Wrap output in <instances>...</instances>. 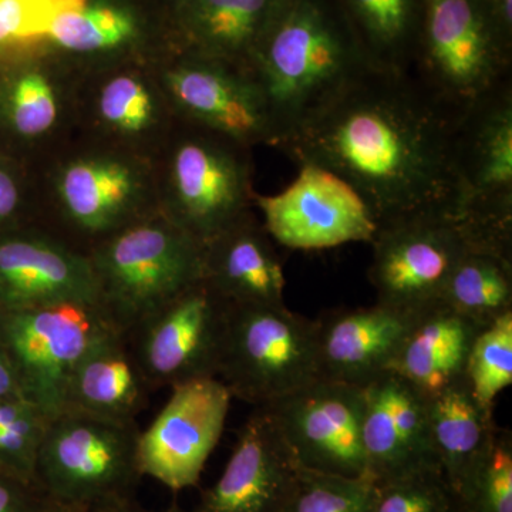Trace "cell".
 <instances>
[{
  "label": "cell",
  "instance_id": "6da1fadb",
  "mask_svg": "<svg viewBox=\"0 0 512 512\" xmlns=\"http://www.w3.org/2000/svg\"><path fill=\"white\" fill-rule=\"evenodd\" d=\"M464 111L410 70L369 67L278 148L296 164H318L348 181L379 224L421 214L457 220Z\"/></svg>",
  "mask_w": 512,
  "mask_h": 512
},
{
  "label": "cell",
  "instance_id": "7a4b0ae2",
  "mask_svg": "<svg viewBox=\"0 0 512 512\" xmlns=\"http://www.w3.org/2000/svg\"><path fill=\"white\" fill-rule=\"evenodd\" d=\"M369 67L338 0H284L247 64L264 94L275 148Z\"/></svg>",
  "mask_w": 512,
  "mask_h": 512
},
{
  "label": "cell",
  "instance_id": "3957f363",
  "mask_svg": "<svg viewBox=\"0 0 512 512\" xmlns=\"http://www.w3.org/2000/svg\"><path fill=\"white\" fill-rule=\"evenodd\" d=\"M32 171L36 225L86 255L160 210L153 160L77 134Z\"/></svg>",
  "mask_w": 512,
  "mask_h": 512
},
{
  "label": "cell",
  "instance_id": "277c9868",
  "mask_svg": "<svg viewBox=\"0 0 512 512\" xmlns=\"http://www.w3.org/2000/svg\"><path fill=\"white\" fill-rule=\"evenodd\" d=\"M254 148L177 119L153 157L158 208L207 245L254 212Z\"/></svg>",
  "mask_w": 512,
  "mask_h": 512
},
{
  "label": "cell",
  "instance_id": "5b68a950",
  "mask_svg": "<svg viewBox=\"0 0 512 512\" xmlns=\"http://www.w3.org/2000/svg\"><path fill=\"white\" fill-rule=\"evenodd\" d=\"M87 256L99 305L123 333L204 279V245L160 210L104 239Z\"/></svg>",
  "mask_w": 512,
  "mask_h": 512
},
{
  "label": "cell",
  "instance_id": "8992f818",
  "mask_svg": "<svg viewBox=\"0 0 512 512\" xmlns=\"http://www.w3.org/2000/svg\"><path fill=\"white\" fill-rule=\"evenodd\" d=\"M137 421L63 409L50 417L37 453L35 485L63 512L130 500L143 481Z\"/></svg>",
  "mask_w": 512,
  "mask_h": 512
},
{
  "label": "cell",
  "instance_id": "52a82bcc",
  "mask_svg": "<svg viewBox=\"0 0 512 512\" xmlns=\"http://www.w3.org/2000/svg\"><path fill=\"white\" fill-rule=\"evenodd\" d=\"M316 333L286 305H231L217 379L232 399L269 406L322 379Z\"/></svg>",
  "mask_w": 512,
  "mask_h": 512
},
{
  "label": "cell",
  "instance_id": "ba28073f",
  "mask_svg": "<svg viewBox=\"0 0 512 512\" xmlns=\"http://www.w3.org/2000/svg\"><path fill=\"white\" fill-rule=\"evenodd\" d=\"M456 171L457 222L468 247L512 261V80L464 111Z\"/></svg>",
  "mask_w": 512,
  "mask_h": 512
},
{
  "label": "cell",
  "instance_id": "9c48e42d",
  "mask_svg": "<svg viewBox=\"0 0 512 512\" xmlns=\"http://www.w3.org/2000/svg\"><path fill=\"white\" fill-rule=\"evenodd\" d=\"M410 72L440 99L466 110L512 80V49L484 0H424Z\"/></svg>",
  "mask_w": 512,
  "mask_h": 512
},
{
  "label": "cell",
  "instance_id": "30bf717a",
  "mask_svg": "<svg viewBox=\"0 0 512 512\" xmlns=\"http://www.w3.org/2000/svg\"><path fill=\"white\" fill-rule=\"evenodd\" d=\"M82 70L37 40L0 60V151L30 168L76 134Z\"/></svg>",
  "mask_w": 512,
  "mask_h": 512
},
{
  "label": "cell",
  "instance_id": "8fae6325",
  "mask_svg": "<svg viewBox=\"0 0 512 512\" xmlns=\"http://www.w3.org/2000/svg\"><path fill=\"white\" fill-rule=\"evenodd\" d=\"M153 63L177 119L251 148L275 147L264 94L247 69L177 40L161 47Z\"/></svg>",
  "mask_w": 512,
  "mask_h": 512
},
{
  "label": "cell",
  "instance_id": "7c38bea8",
  "mask_svg": "<svg viewBox=\"0 0 512 512\" xmlns=\"http://www.w3.org/2000/svg\"><path fill=\"white\" fill-rule=\"evenodd\" d=\"M113 329L97 303L67 302L0 311V346L15 367L26 399L49 417L63 409L64 393L76 363L97 339Z\"/></svg>",
  "mask_w": 512,
  "mask_h": 512
},
{
  "label": "cell",
  "instance_id": "4fadbf2b",
  "mask_svg": "<svg viewBox=\"0 0 512 512\" xmlns=\"http://www.w3.org/2000/svg\"><path fill=\"white\" fill-rule=\"evenodd\" d=\"M153 57H127L82 69L77 136L153 160L177 121Z\"/></svg>",
  "mask_w": 512,
  "mask_h": 512
},
{
  "label": "cell",
  "instance_id": "5bb4252c",
  "mask_svg": "<svg viewBox=\"0 0 512 512\" xmlns=\"http://www.w3.org/2000/svg\"><path fill=\"white\" fill-rule=\"evenodd\" d=\"M229 306L202 279L124 333L154 392L217 377Z\"/></svg>",
  "mask_w": 512,
  "mask_h": 512
},
{
  "label": "cell",
  "instance_id": "9a60e30c",
  "mask_svg": "<svg viewBox=\"0 0 512 512\" xmlns=\"http://www.w3.org/2000/svg\"><path fill=\"white\" fill-rule=\"evenodd\" d=\"M298 165V175L284 191L254 195V208L275 244L298 251L372 244L379 222L355 187L318 164Z\"/></svg>",
  "mask_w": 512,
  "mask_h": 512
},
{
  "label": "cell",
  "instance_id": "2e32d148",
  "mask_svg": "<svg viewBox=\"0 0 512 512\" xmlns=\"http://www.w3.org/2000/svg\"><path fill=\"white\" fill-rule=\"evenodd\" d=\"M369 279L377 302L423 311L440 302L454 266L468 249L456 218L421 214L379 224Z\"/></svg>",
  "mask_w": 512,
  "mask_h": 512
},
{
  "label": "cell",
  "instance_id": "e0dca14e",
  "mask_svg": "<svg viewBox=\"0 0 512 512\" xmlns=\"http://www.w3.org/2000/svg\"><path fill=\"white\" fill-rule=\"evenodd\" d=\"M265 409L302 467L343 477L370 476L363 446V387L318 379Z\"/></svg>",
  "mask_w": 512,
  "mask_h": 512
},
{
  "label": "cell",
  "instance_id": "ac0fdd59",
  "mask_svg": "<svg viewBox=\"0 0 512 512\" xmlns=\"http://www.w3.org/2000/svg\"><path fill=\"white\" fill-rule=\"evenodd\" d=\"M232 396L217 379L173 387L170 399L138 440L144 477L180 493L200 481L205 463L224 431Z\"/></svg>",
  "mask_w": 512,
  "mask_h": 512
},
{
  "label": "cell",
  "instance_id": "d6986e66",
  "mask_svg": "<svg viewBox=\"0 0 512 512\" xmlns=\"http://www.w3.org/2000/svg\"><path fill=\"white\" fill-rule=\"evenodd\" d=\"M301 463L265 407H254L224 473L205 488L191 512H284Z\"/></svg>",
  "mask_w": 512,
  "mask_h": 512
},
{
  "label": "cell",
  "instance_id": "ffe728a7",
  "mask_svg": "<svg viewBox=\"0 0 512 512\" xmlns=\"http://www.w3.org/2000/svg\"><path fill=\"white\" fill-rule=\"evenodd\" d=\"M97 303L89 256L39 225L0 232V311Z\"/></svg>",
  "mask_w": 512,
  "mask_h": 512
},
{
  "label": "cell",
  "instance_id": "44dd1931",
  "mask_svg": "<svg viewBox=\"0 0 512 512\" xmlns=\"http://www.w3.org/2000/svg\"><path fill=\"white\" fill-rule=\"evenodd\" d=\"M363 396V446L376 483L440 471L431 441L429 397L390 370L365 384Z\"/></svg>",
  "mask_w": 512,
  "mask_h": 512
},
{
  "label": "cell",
  "instance_id": "7402d4cb",
  "mask_svg": "<svg viewBox=\"0 0 512 512\" xmlns=\"http://www.w3.org/2000/svg\"><path fill=\"white\" fill-rule=\"evenodd\" d=\"M420 311L376 302L316 318L320 377L363 387L389 372Z\"/></svg>",
  "mask_w": 512,
  "mask_h": 512
},
{
  "label": "cell",
  "instance_id": "603a6c76",
  "mask_svg": "<svg viewBox=\"0 0 512 512\" xmlns=\"http://www.w3.org/2000/svg\"><path fill=\"white\" fill-rule=\"evenodd\" d=\"M42 40L80 70L160 50L148 45L143 16L121 0H55Z\"/></svg>",
  "mask_w": 512,
  "mask_h": 512
},
{
  "label": "cell",
  "instance_id": "cb8c5ba5",
  "mask_svg": "<svg viewBox=\"0 0 512 512\" xmlns=\"http://www.w3.org/2000/svg\"><path fill=\"white\" fill-rule=\"evenodd\" d=\"M204 281L229 305H285L284 261L255 211L204 245Z\"/></svg>",
  "mask_w": 512,
  "mask_h": 512
},
{
  "label": "cell",
  "instance_id": "d4e9b609",
  "mask_svg": "<svg viewBox=\"0 0 512 512\" xmlns=\"http://www.w3.org/2000/svg\"><path fill=\"white\" fill-rule=\"evenodd\" d=\"M153 392L127 336L113 329L97 339L74 366L63 409L104 419L137 421Z\"/></svg>",
  "mask_w": 512,
  "mask_h": 512
},
{
  "label": "cell",
  "instance_id": "484cf974",
  "mask_svg": "<svg viewBox=\"0 0 512 512\" xmlns=\"http://www.w3.org/2000/svg\"><path fill=\"white\" fill-rule=\"evenodd\" d=\"M431 441L441 474L457 504L476 483L500 427L484 409L466 377L429 397Z\"/></svg>",
  "mask_w": 512,
  "mask_h": 512
},
{
  "label": "cell",
  "instance_id": "4316f807",
  "mask_svg": "<svg viewBox=\"0 0 512 512\" xmlns=\"http://www.w3.org/2000/svg\"><path fill=\"white\" fill-rule=\"evenodd\" d=\"M483 328L436 303L419 312L390 372L426 397L466 377L468 355Z\"/></svg>",
  "mask_w": 512,
  "mask_h": 512
},
{
  "label": "cell",
  "instance_id": "83f0119b",
  "mask_svg": "<svg viewBox=\"0 0 512 512\" xmlns=\"http://www.w3.org/2000/svg\"><path fill=\"white\" fill-rule=\"evenodd\" d=\"M284 0H194L181 16V45L247 69Z\"/></svg>",
  "mask_w": 512,
  "mask_h": 512
},
{
  "label": "cell",
  "instance_id": "f1b7e54d",
  "mask_svg": "<svg viewBox=\"0 0 512 512\" xmlns=\"http://www.w3.org/2000/svg\"><path fill=\"white\" fill-rule=\"evenodd\" d=\"M373 69L406 72L416 53L424 0H338Z\"/></svg>",
  "mask_w": 512,
  "mask_h": 512
},
{
  "label": "cell",
  "instance_id": "f546056e",
  "mask_svg": "<svg viewBox=\"0 0 512 512\" xmlns=\"http://www.w3.org/2000/svg\"><path fill=\"white\" fill-rule=\"evenodd\" d=\"M439 303L487 328L512 312L511 259L468 249L448 276Z\"/></svg>",
  "mask_w": 512,
  "mask_h": 512
},
{
  "label": "cell",
  "instance_id": "4dcf8cb0",
  "mask_svg": "<svg viewBox=\"0 0 512 512\" xmlns=\"http://www.w3.org/2000/svg\"><path fill=\"white\" fill-rule=\"evenodd\" d=\"M49 416L25 396L0 397V470L35 484Z\"/></svg>",
  "mask_w": 512,
  "mask_h": 512
},
{
  "label": "cell",
  "instance_id": "1f68e13d",
  "mask_svg": "<svg viewBox=\"0 0 512 512\" xmlns=\"http://www.w3.org/2000/svg\"><path fill=\"white\" fill-rule=\"evenodd\" d=\"M466 380L478 403L494 413L495 400L512 384V312L478 333L468 355Z\"/></svg>",
  "mask_w": 512,
  "mask_h": 512
},
{
  "label": "cell",
  "instance_id": "d6a6232c",
  "mask_svg": "<svg viewBox=\"0 0 512 512\" xmlns=\"http://www.w3.org/2000/svg\"><path fill=\"white\" fill-rule=\"evenodd\" d=\"M375 495L370 476H336L301 466L284 512H373Z\"/></svg>",
  "mask_w": 512,
  "mask_h": 512
},
{
  "label": "cell",
  "instance_id": "836d02e7",
  "mask_svg": "<svg viewBox=\"0 0 512 512\" xmlns=\"http://www.w3.org/2000/svg\"><path fill=\"white\" fill-rule=\"evenodd\" d=\"M456 503L440 471L376 483L373 512H448Z\"/></svg>",
  "mask_w": 512,
  "mask_h": 512
},
{
  "label": "cell",
  "instance_id": "e575fe53",
  "mask_svg": "<svg viewBox=\"0 0 512 512\" xmlns=\"http://www.w3.org/2000/svg\"><path fill=\"white\" fill-rule=\"evenodd\" d=\"M461 512H512L511 433L498 429L493 447L485 458L466 500L457 504Z\"/></svg>",
  "mask_w": 512,
  "mask_h": 512
},
{
  "label": "cell",
  "instance_id": "d590c367",
  "mask_svg": "<svg viewBox=\"0 0 512 512\" xmlns=\"http://www.w3.org/2000/svg\"><path fill=\"white\" fill-rule=\"evenodd\" d=\"M36 215L32 168L0 151V232L36 225Z\"/></svg>",
  "mask_w": 512,
  "mask_h": 512
},
{
  "label": "cell",
  "instance_id": "8d00e7d4",
  "mask_svg": "<svg viewBox=\"0 0 512 512\" xmlns=\"http://www.w3.org/2000/svg\"><path fill=\"white\" fill-rule=\"evenodd\" d=\"M55 0H0V60L42 40Z\"/></svg>",
  "mask_w": 512,
  "mask_h": 512
},
{
  "label": "cell",
  "instance_id": "74e56055",
  "mask_svg": "<svg viewBox=\"0 0 512 512\" xmlns=\"http://www.w3.org/2000/svg\"><path fill=\"white\" fill-rule=\"evenodd\" d=\"M45 504L35 484L0 470V512H39Z\"/></svg>",
  "mask_w": 512,
  "mask_h": 512
},
{
  "label": "cell",
  "instance_id": "f35d334b",
  "mask_svg": "<svg viewBox=\"0 0 512 512\" xmlns=\"http://www.w3.org/2000/svg\"><path fill=\"white\" fill-rule=\"evenodd\" d=\"M490 18L505 45L512 49V0H484Z\"/></svg>",
  "mask_w": 512,
  "mask_h": 512
},
{
  "label": "cell",
  "instance_id": "ab89813d",
  "mask_svg": "<svg viewBox=\"0 0 512 512\" xmlns=\"http://www.w3.org/2000/svg\"><path fill=\"white\" fill-rule=\"evenodd\" d=\"M25 396L8 353L0 346V397Z\"/></svg>",
  "mask_w": 512,
  "mask_h": 512
},
{
  "label": "cell",
  "instance_id": "60d3db41",
  "mask_svg": "<svg viewBox=\"0 0 512 512\" xmlns=\"http://www.w3.org/2000/svg\"><path fill=\"white\" fill-rule=\"evenodd\" d=\"M87 512H191L184 510L180 505L173 504L165 510H148V508L141 507L137 503L136 498H130V500L116 501V503L100 505V507L92 508Z\"/></svg>",
  "mask_w": 512,
  "mask_h": 512
},
{
  "label": "cell",
  "instance_id": "b9f144b4",
  "mask_svg": "<svg viewBox=\"0 0 512 512\" xmlns=\"http://www.w3.org/2000/svg\"><path fill=\"white\" fill-rule=\"evenodd\" d=\"M170 2L173 3L175 8L178 9L177 10L178 15H180V18H181V16L184 15L185 10L190 8V6L192 5V2H194V0H170Z\"/></svg>",
  "mask_w": 512,
  "mask_h": 512
},
{
  "label": "cell",
  "instance_id": "7bdbcfd3",
  "mask_svg": "<svg viewBox=\"0 0 512 512\" xmlns=\"http://www.w3.org/2000/svg\"><path fill=\"white\" fill-rule=\"evenodd\" d=\"M39 512H63V511H60L59 508L53 507V505H50L46 501V504L43 505L42 508H40Z\"/></svg>",
  "mask_w": 512,
  "mask_h": 512
},
{
  "label": "cell",
  "instance_id": "ee69618b",
  "mask_svg": "<svg viewBox=\"0 0 512 512\" xmlns=\"http://www.w3.org/2000/svg\"><path fill=\"white\" fill-rule=\"evenodd\" d=\"M448 512H461L460 507H458L457 503L453 504V507L450 508Z\"/></svg>",
  "mask_w": 512,
  "mask_h": 512
}]
</instances>
